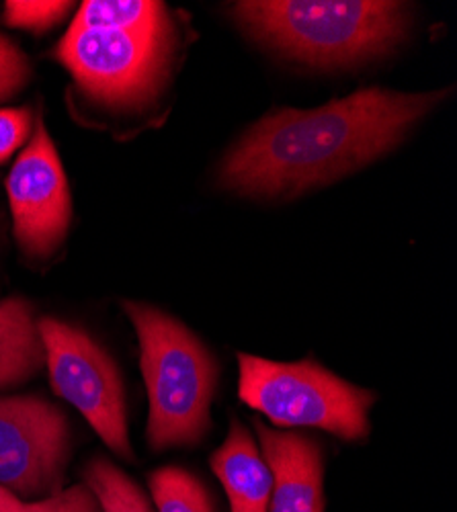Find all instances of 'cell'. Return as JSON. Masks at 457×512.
<instances>
[{
	"label": "cell",
	"instance_id": "cell-1",
	"mask_svg": "<svg viewBox=\"0 0 457 512\" xmlns=\"http://www.w3.org/2000/svg\"><path fill=\"white\" fill-rule=\"evenodd\" d=\"M443 97L363 89L314 111L279 109L226 156L222 183L248 195H281L335 181L394 148Z\"/></svg>",
	"mask_w": 457,
	"mask_h": 512
},
{
	"label": "cell",
	"instance_id": "cell-2",
	"mask_svg": "<svg viewBox=\"0 0 457 512\" xmlns=\"http://www.w3.org/2000/svg\"><path fill=\"white\" fill-rule=\"evenodd\" d=\"M123 310L140 340L148 445L154 451L197 445L210 431V406L218 386L216 359L173 316L138 302H126Z\"/></svg>",
	"mask_w": 457,
	"mask_h": 512
},
{
	"label": "cell",
	"instance_id": "cell-3",
	"mask_svg": "<svg viewBox=\"0 0 457 512\" xmlns=\"http://www.w3.org/2000/svg\"><path fill=\"white\" fill-rule=\"evenodd\" d=\"M238 21L269 46L314 66L388 52L404 33V5L386 0H248Z\"/></svg>",
	"mask_w": 457,
	"mask_h": 512
},
{
	"label": "cell",
	"instance_id": "cell-4",
	"mask_svg": "<svg viewBox=\"0 0 457 512\" xmlns=\"http://www.w3.org/2000/svg\"><path fill=\"white\" fill-rule=\"evenodd\" d=\"M240 400L265 414L279 429L312 426L343 441L369 435V390L337 377L320 363L306 359L277 363L238 353Z\"/></svg>",
	"mask_w": 457,
	"mask_h": 512
},
{
	"label": "cell",
	"instance_id": "cell-5",
	"mask_svg": "<svg viewBox=\"0 0 457 512\" xmlns=\"http://www.w3.org/2000/svg\"><path fill=\"white\" fill-rule=\"evenodd\" d=\"M171 50L173 25L152 31L70 25L56 54L95 101L109 107H140L158 93Z\"/></svg>",
	"mask_w": 457,
	"mask_h": 512
},
{
	"label": "cell",
	"instance_id": "cell-6",
	"mask_svg": "<svg viewBox=\"0 0 457 512\" xmlns=\"http://www.w3.org/2000/svg\"><path fill=\"white\" fill-rule=\"evenodd\" d=\"M54 392L72 404L121 459H134L126 394L111 355L82 328L56 318L37 320Z\"/></svg>",
	"mask_w": 457,
	"mask_h": 512
},
{
	"label": "cell",
	"instance_id": "cell-7",
	"mask_svg": "<svg viewBox=\"0 0 457 512\" xmlns=\"http://www.w3.org/2000/svg\"><path fill=\"white\" fill-rule=\"evenodd\" d=\"M68 459L70 424L54 402L0 396V486L25 502L54 496Z\"/></svg>",
	"mask_w": 457,
	"mask_h": 512
},
{
	"label": "cell",
	"instance_id": "cell-8",
	"mask_svg": "<svg viewBox=\"0 0 457 512\" xmlns=\"http://www.w3.org/2000/svg\"><path fill=\"white\" fill-rule=\"evenodd\" d=\"M15 238L33 259H48L70 226V193L56 146L37 119L35 134L7 181Z\"/></svg>",
	"mask_w": 457,
	"mask_h": 512
},
{
	"label": "cell",
	"instance_id": "cell-9",
	"mask_svg": "<svg viewBox=\"0 0 457 512\" xmlns=\"http://www.w3.org/2000/svg\"><path fill=\"white\" fill-rule=\"evenodd\" d=\"M255 429L273 476L269 512H324L320 445L300 433L271 429L263 420H255Z\"/></svg>",
	"mask_w": 457,
	"mask_h": 512
},
{
	"label": "cell",
	"instance_id": "cell-10",
	"mask_svg": "<svg viewBox=\"0 0 457 512\" xmlns=\"http://www.w3.org/2000/svg\"><path fill=\"white\" fill-rule=\"evenodd\" d=\"M210 465L226 490L230 512H269L271 469L240 420H230V433L212 453Z\"/></svg>",
	"mask_w": 457,
	"mask_h": 512
},
{
	"label": "cell",
	"instance_id": "cell-11",
	"mask_svg": "<svg viewBox=\"0 0 457 512\" xmlns=\"http://www.w3.org/2000/svg\"><path fill=\"white\" fill-rule=\"evenodd\" d=\"M46 365L33 308L23 297L0 302V390L23 386Z\"/></svg>",
	"mask_w": 457,
	"mask_h": 512
},
{
	"label": "cell",
	"instance_id": "cell-12",
	"mask_svg": "<svg viewBox=\"0 0 457 512\" xmlns=\"http://www.w3.org/2000/svg\"><path fill=\"white\" fill-rule=\"evenodd\" d=\"M72 25L85 29L152 31L169 27L171 19L162 3H148V0H87V3L80 5Z\"/></svg>",
	"mask_w": 457,
	"mask_h": 512
},
{
	"label": "cell",
	"instance_id": "cell-13",
	"mask_svg": "<svg viewBox=\"0 0 457 512\" xmlns=\"http://www.w3.org/2000/svg\"><path fill=\"white\" fill-rule=\"evenodd\" d=\"M82 484L95 494L101 512H156L142 488L105 457L89 461Z\"/></svg>",
	"mask_w": 457,
	"mask_h": 512
},
{
	"label": "cell",
	"instance_id": "cell-14",
	"mask_svg": "<svg viewBox=\"0 0 457 512\" xmlns=\"http://www.w3.org/2000/svg\"><path fill=\"white\" fill-rule=\"evenodd\" d=\"M156 512H218L212 494L187 469L166 465L148 478Z\"/></svg>",
	"mask_w": 457,
	"mask_h": 512
},
{
	"label": "cell",
	"instance_id": "cell-15",
	"mask_svg": "<svg viewBox=\"0 0 457 512\" xmlns=\"http://www.w3.org/2000/svg\"><path fill=\"white\" fill-rule=\"evenodd\" d=\"M72 3H27V0H9L5 5V23L19 29L44 31L56 25L68 11Z\"/></svg>",
	"mask_w": 457,
	"mask_h": 512
},
{
	"label": "cell",
	"instance_id": "cell-16",
	"mask_svg": "<svg viewBox=\"0 0 457 512\" xmlns=\"http://www.w3.org/2000/svg\"><path fill=\"white\" fill-rule=\"evenodd\" d=\"M19 512H101V506L87 484H76L54 496L23 502Z\"/></svg>",
	"mask_w": 457,
	"mask_h": 512
},
{
	"label": "cell",
	"instance_id": "cell-17",
	"mask_svg": "<svg viewBox=\"0 0 457 512\" xmlns=\"http://www.w3.org/2000/svg\"><path fill=\"white\" fill-rule=\"evenodd\" d=\"M29 78V64L11 39L0 35V101L15 95Z\"/></svg>",
	"mask_w": 457,
	"mask_h": 512
},
{
	"label": "cell",
	"instance_id": "cell-18",
	"mask_svg": "<svg viewBox=\"0 0 457 512\" xmlns=\"http://www.w3.org/2000/svg\"><path fill=\"white\" fill-rule=\"evenodd\" d=\"M31 130L27 109H0V164L9 160Z\"/></svg>",
	"mask_w": 457,
	"mask_h": 512
},
{
	"label": "cell",
	"instance_id": "cell-19",
	"mask_svg": "<svg viewBox=\"0 0 457 512\" xmlns=\"http://www.w3.org/2000/svg\"><path fill=\"white\" fill-rule=\"evenodd\" d=\"M23 502L25 500L17 498L15 494H11L9 490H5L3 486H0V512H19Z\"/></svg>",
	"mask_w": 457,
	"mask_h": 512
}]
</instances>
